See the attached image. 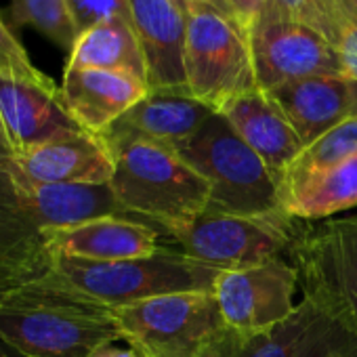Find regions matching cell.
Instances as JSON below:
<instances>
[{
  "mask_svg": "<svg viewBox=\"0 0 357 357\" xmlns=\"http://www.w3.org/2000/svg\"><path fill=\"white\" fill-rule=\"evenodd\" d=\"M99 217H128L109 183L28 188L0 168V290L51 273L49 229Z\"/></svg>",
  "mask_w": 357,
  "mask_h": 357,
  "instance_id": "cell-1",
  "label": "cell"
},
{
  "mask_svg": "<svg viewBox=\"0 0 357 357\" xmlns=\"http://www.w3.org/2000/svg\"><path fill=\"white\" fill-rule=\"evenodd\" d=\"M122 340L112 309L61 284L53 273L0 290V342L17 357H91Z\"/></svg>",
  "mask_w": 357,
  "mask_h": 357,
  "instance_id": "cell-2",
  "label": "cell"
},
{
  "mask_svg": "<svg viewBox=\"0 0 357 357\" xmlns=\"http://www.w3.org/2000/svg\"><path fill=\"white\" fill-rule=\"evenodd\" d=\"M109 151L116 164L109 185L130 219L153 227L170 242L206 213L211 185L176 149L124 141Z\"/></svg>",
  "mask_w": 357,
  "mask_h": 357,
  "instance_id": "cell-3",
  "label": "cell"
},
{
  "mask_svg": "<svg viewBox=\"0 0 357 357\" xmlns=\"http://www.w3.org/2000/svg\"><path fill=\"white\" fill-rule=\"evenodd\" d=\"M51 273L72 292L107 309L162 294L213 292L217 269L204 267L170 246L155 255L124 261H89L53 255Z\"/></svg>",
  "mask_w": 357,
  "mask_h": 357,
  "instance_id": "cell-4",
  "label": "cell"
},
{
  "mask_svg": "<svg viewBox=\"0 0 357 357\" xmlns=\"http://www.w3.org/2000/svg\"><path fill=\"white\" fill-rule=\"evenodd\" d=\"M176 151L211 185L206 213L257 217L282 211L275 174L221 112Z\"/></svg>",
  "mask_w": 357,
  "mask_h": 357,
  "instance_id": "cell-5",
  "label": "cell"
},
{
  "mask_svg": "<svg viewBox=\"0 0 357 357\" xmlns=\"http://www.w3.org/2000/svg\"><path fill=\"white\" fill-rule=\"evenodd\" d=\"M185 78L192 97L215 112L257 91L248 32L206 0H192L188 11Z\"/></svg>",
  "mask_w": 357,
  "mask_h": 357,
  "instance_id": "cell-6",
  "label": "cell"
},
{
  "mask_svg": "<svg viewBox=\"0 0 357 357\" xmlns=\"http://www.w3.org/2000/svg\"><path fill=\"white\" fill-rule=\"evenodd\" d=\"M122 340L143 357H198L227 328L213 292H174L112 309Z\"/></svg>",
  "mask_w": 357,
  "mask_h": 357,
  "instance_id": "cell-7",
  "label": "cell"
},
{
  "mask_svg": "<svg viewBox=\"0 0 357 357\" xmlns=\"http://www.w3.org/2000/svg\"><path fill=\"white\" fill-rule=\"evenodd\" d=\"M290 255L303 298L357 342V219L298 229Z\"/></svg>",
  "mask_w": 357,
  "mask_h": 357,
  "instance_id": "cell-8",
  "label": "cell"
},
{
  "mask_svg": "<svg viewBox=\"0 0 357 357\" xmlns=\"http://www.w3.org/2000/svg\"><path fill=\"white\" fill-rule=\"evenodd\" d=\"M296 234V219L284 211L257 217L204 213L181 236L170 240V248L217 271L244 269L290 250Z\"/></svg>",
  "mask_w": 357,
  "mask_h": 357,
  "instance_id": "cell-9",
  "label": "cell"
},
{
  "mask_svg": "<svg viewBox=\"0 0 357 357\" xmlns=\"http://www.w3.org/2000/svg\"><path fill=\"white\" fill-rule=\"evenodd\" d=\"M248 43L257 89L263 93L309 76H344L334 47L311 26L284 15L269 0L248 30Z\"/></svg>",
  "mask_w": 357,
  "mask_h": 357,
  "instance_id": "cell-10",
  "label": "cell"
},
{
  "mask_svg": "<svg viewBox=\"0 0 357 357\" xmlns=\"http://www.w3.org/2000/svg\"><path fill=\"white\" fill-rule=\"evenodd\" d=\"M298 282V269L278 257L255 267L219 271L213 296L225 328L248 338L275 328L294 313L292 298Z\"/></svg>",
  "mask_w": 357,
  "mask_h": 357,
  "instance_id": "cell-11",
  "label": "cell"
},
{
  "mask_svg": "<svg viewBox=\"0 0 357 357\" xmlns=\"http://www.w3.org/2000/svg\"><path fill=\"white\" fill-rule=\"evenodd\" d=\"M114 155L99 135L76 132L22 149L7 168L20 183L40 185H105L114 176Z\"/></svg>",
  "mask_w": 357,
  "mask_h": 357,
  "instance_id": "cell-12",
  "label": "cell"
},
{
  "mask_svg": "<svg viewBox=\"0 0 357 357\" xmlns=\"http://www.w3.org/2000/svg\"><path fill=\"white\" fill-rule=\"evenodd\" d=\"M0 116L20 151L53 139L86 132L72 118L61 89L49 76L28 80L0 74Z\"/></svg>",
  "mask_w": 357,
  "mask_h": 357,
  "instance_id": "cell-13",
  "label": "cell"
},
{
  "mask_svg": "<svg viewBox=\"0 0 357 357\" xmlns=\"http://www.w3.org/2000/svg\"><path fill=\"white\" fill-rule=\"evenodd\" d=\"M215 109L188 91H149L103 135L107 147L124 141H149L166 147L188 143Z\"/></svg>",
  "mask_w": 357,
  "mask_h": 357,
  "instance_id": "cell-14",
  "label": "cell"
},
{
  "mask_svg": "<svg viewBox=\"0 0 357 357\" xmlns=\"http://www.w3.org/2000/svg\"><path fill=\"white\" fill-rule=\"evenodd\" d=\"M128 7L145 59L149 91H188V15L168 0H128Z\"/></svg>",
  "mask_w": 357,
  "mask_h": 357,
  "instance_id": "cell-15",
  "label": "cell"
},
{
  "mask_svg": "<svg viewBox=\"0 0 357 357\" xmlns=\"http://www.w3.org/2000/svg\"><path fill=\"white\" fill-rule=\"evenodd\" d=\"M267 95L284 112L305 147L357 116V84L344 76H309Z\"/></svg>",
  "mask_w": 357,
  "mask_h": 357,
  "instance_id": "cell-16",
  "label": "cell"
},
{
  "mask_svg": "<svg viewBox=\"0 0 357 357\" xmlns=\"http://www.w3.org/2000/svg\"><path fill=\"white\" fill-rule=\"evenodd\" d=\"M59 89L72 118L91 135H103L149 93L147 82L126 72L72 68H66Z\"/></svg>",
  "mask_w": 357,
  "mask_h": 357,
  "instance_id": "cell-17",
  "label": "cell"
},
{
  "mask_svg": "<svg viewBox=\"0 0 357 357\" xmlns=\"http://www.w3.org/2000/svg\"><path fill=\"white\" fill-rule=\"evenodd\" d=\"M49 250L89 261H124L155 255L164 240L153 227L128 217H99L47 231Z\"/></svg>",
  "mask_w": 357,
  "mask_h": 357,
  "instance_id": "cell-18",
  "label": "cell"
},
{
  "mask_svg": "<svg viewBox=\"0 0 357 357\" xmlns=\"http://www.w3.org/2000/svg\"><path fill=\"white\" fill-rule=\"evenodd\" d=\"M219 112L259 153L275 178L284 174V170L305 147L284 112L267 93L259 89L231 99Z\"/></svg>",
  "mask_w": 357,
  "mask_h": 357,
  "instance_id": "cell-19",
  "label": "cell"
},
{
  "mask_svg": "<svg viewBox=\"0 0 357 357\" xmlns=\"http://www.w3.org/2000/svg\"><path fill=\"white\" fill-rule=\"evenodd\" d=\"M280 206L296 221L328 219L357 206V155L351 160L301 176L278 181Z\"/></svg>",
  "mask_w": 357,
  "mask_h": 357,
  "instance_id": "cell-20",
  "label": "cell"
},
{
  "mask_svg": "<svg viewBox=\"0 0 357 357\" xmlns=\"http://www.w3.org/2000/svg\"><path fill=\"white\" fill-rule=\"evenodd\" d=\"M66 68L126 72L147 82L141 45L132 24L124 17H109L80 32Z\"/></svg>",
  "mask_w": 357,
  "mask_h": 357,
  "instance_id": "cell-21",
  "label": "cell"
},
{
  "mask_svg": "<svg viewBox=\"0 0 357 357\" xmlns=\"http://www.w3.org/2000/svg\"><path fill=\"white\" fill-rule=\"evenodd\" d=\"M321 313L317 307L303 298L294 313L275 328L257 336H244L238 357H301Z\"/></svg>",
  "mask_w": 357,
  "mask_h": 357,
  "instance_id": "cell-22",
  "label": "cell"
},
{
  "mask_svg": "<svg viewBox=\"0 0 357 357\" xmlns=\"http://www.w3.org/2000/svg\"><path fill=\"white\" fill-rule=\"evenodd\" d=\"M30 26L59 49H74L80 32L68 0H11L9 28Z\"/></svg>",
  "mask_w": 357,
  "mask_h": 357,
  "instance_id": "cell-23",
  "label": "cell"
},
{
  "mask_svg": "<svg viewBox=\"0 0 357 357\" xmlns=\"http://www.w3.org/2000/svg\"><path fill=\"white\" fill-rule=\"evenodd\" d=\"M301 357H357V342L321 315Z\"/></svg>",
  "mask_w": 357,
  "mask_h": 357,
  "instance_id": "cell-24",
  "label": "cell"
},
{
  "mask_svg": "<svg viewBox=\"0 0 357 357\" xmlns=\"http://www.w3.org/2000/svg\"><path fill=\"white\" fill-rule=\"evenodd\" d=\"M0 74H11V76H20V78H28V80L47 78V74L40 72L32 63L28 51L22 47L17 36L11 32V28L3 20V15H0Z\"/></svg>",
  "mask_w": 357,
  "mask_h": 357,
  "instance_id": "cell-25",
  "label": "cell"
},
{
  "mask_svg": "<svg viewBox=\"0 0 357 357\" xmlns=\"http://www.w3.org/2000/svg\"><path fill=\"white\" fill-rule=\"evenodd\" d=\"M78 32L93 28L109 17H124L130 22L128 0H68Z\"/></svg>",
  "mask_w": 357,
  "mask_h": 357,
  "instance_id": "cell-26",
  "label": "cell"
},
{
  "mask_svg": "<svg viewBox=\"0 0 357 357\" xmlns=\"http://www.w3.org/2000/svg\"><path fill=\"white\" fill-rule=\"evenodd\" d=\"M284 15L298 20L315 30V0H269Z\"/></svg>",
  "mask_w": 357,
  "mask_h": 357,
  "instance_id": "cell-27",
  "label": "cell"
},
{
  "mask_svg": "<svg viewBox=\"0 0 357 357\" xmlns=\"http://www.w3.org/2000/svg\"><path fill=\"white\" fill-rule=\"evenodd\" d=\"M244 336L225 330L213 344H208L198 357H238L240 355V347H242Z\"/></svg>",
  "mask_w": 357,
  "mask_h": 357,
  "instance_id": "cell-28",
  "label": "cell"
},
{
  "mask_svg": "<svg viewBox=\"0 0 357 357\" xmlns=\"http://www.w3.org/2000/svg\"><path fill=\"white\" fill-rule=\"evenodd\" d=\"M225 3L231 11L234 20L248 32L261 11V7L265 5V0H225Z\"/></svg>",
  "mask_w": 357,
  "mask_h": 357,
  "instance_id": "cell-29",
  "label": "cell"
},
{
  "mask_svg": "<svg viewBox=\"0 0 357 357\" xmlns=\"http://www.w3.org/2000/svg\"><path fill=\"white\" fill-rule=\"evenodd\" d=\"M17 153H20V149L11 141V137L7 132V126L3 122V116H0V168H11Z\"/></svg>",
  "mask_w": 357,
  "mask_h": 357,
  "instance_id": "cell-30",
  "label": "cell"
},
{
  "mask_svg": "<svg viewBox=\"0 0 357 357\" xmlns=\"http://www.w3.org/2000/svg\"><path fill=\"white\" fill-rule=\"evenodd\" d=\"M91 357H143L139 355L135 349L130 347H116V344H107V347H101L99 351H95Z\"/></svg>",
  "mask_w": 357,
  "mask_h": 357,
  "instance_id": "cell-31",
  "label": "cell"
},
{
  "mask_svg": "<svg viewBox=\"0 0 357 357\" xmlns=\"http://www.w3.org/2000/svg\"><path fill=\"white\" fill-rule=\"evenodd\" d=\"M168 3H172L174 7H178L185 15H188V11H190V7H192V0H168Z\"/></svg>",
  "mask_w": 357,
  "mask_h": 357,
  "instance_id": "cell-32",
  "label": "cell"
},
{
  "mask_svg": "<svg viewBox=\"0 0 357 357\" xmlns=\"http://www.w3.org/2000/svg\"><path fill=\"white\" fill-rule=\"evenodd\" d=\"M206 3L215 5L217 9H221L223 13H227L229 17H234V15H231V11H229V7H227V3H225V0H206Z\"/></svg>",
  "mask_w": 357,
  "mask_h": 357,
  "instance_id": "cell-33",
  "label": "cell"
},
{
  "mask_svg": "<svg viewBox=\"0 0 357 357\" xmlns=\"http://www.w3.org/2000/svg\"><path fill=\"white\" fill-rule=\"evenodd\" d=\"M0 357H17V355H13V353H11L3 342H0Z\"/></svg>",
  "mask_w": 357,
  "mask_h": 357,
  "instance_id": "cell-34",
  "label": "cell"
},
{
  "mask_svg": "<svg viewBox=\"0 0 357 357\" xmlns=\"http://www.w3.org/2000/svg\"><path fill=\"white\" fill-rule=\"evenodd\" d=\"M344 3H347V5H349V7H351L355 13H357V0H344Z\"/></svg>",
  "mask_w": 357,
  "mask_h": 357,
  "instance_id": "cell-35",
  "label": "cell"
}]
</instances>
